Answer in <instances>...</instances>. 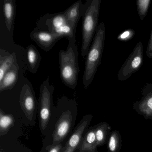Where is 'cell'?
Here are the masks:
<instances>
[{
  "label": "cell",
  "mask_w": 152,
  "mask_h": 152,
  "mask_svg": "<svg viewBox=\"0 0 152 152\" xmlns=\"http://www.w3.org/2000/svg\"><path fill=\"white\" fill-rule=\"evenodd\" d=\"M76 39L69 40L66 50L58 53L60 76L63 83L74 89L77 86L79 74V52Z\"/></svg>",
  "instance_id": "cell-1"
},
{
  "label": "cell",
  "mask_w": 152,
  "mask_h": 152,
  "mask_svg": "<svg viewBox=\"0 0 152 152\" xmlns=\"http://www.w3.org/2000/svg\"><path fill=\"white\" fill-rule=\"evenodd\" d=\"M105 26L104 22L98 26L93 41L87 55L83 82L85 88L91 84L97 70L101 64L105 39Z\"/></svg>",
  "instance_id": "cell-2"
},
{
  "label": "cell",
  "mask_w": 152,
  "mask_h": 152,
  "mask_svg": "<svg viewBox=\"0 0 152 152\" xmlns=\"http://www.w3.org/2000/svg\"><path fill=\"white\" fill-rule=\"evenodd\" d=\"M101 0L88 1L85 4L83 15L81 55H88L97 29Z\"/></svg>",
  "instance_id": "cell-3"
},
{
  "label": "cell",
  "mask_w": 152,
  "mask_h": 152,
  "mask_svg": "<svg viewBox=\"0 0 152 152\" xmlns=\"http://www.w3.org/2000/svg\"><path fill=\"white\" fill-rule=\"evenodd\" d=\"M143 62V44L139 41L119 70L117 75L118 80L123 81L128 80L140 69Z\"/></svg>",
  "instance_id": "cell-4"
},
{
  "label": "cell",
  "mask_w": 152,
  "mask_h": 152,
  "mask_svg": "<svg viewBox=\"0 0 152 152\" xmlns=\"http://www.w3.org/2000/svg\"><path fill=\"white\" fill-rule=\"evenodd\" d=\"M54 88V86L50 83L49 78L42 83L40 88V123L42 130L46 129L50 119L51 101Z\"/></svg>",
  "instance_id": "cell-5"
},
{
  "label": "cell",
  "mask_w": 152,
  "mask_h": 152,
  "mask_svg": "<svg viewBox=\"0 0 152 152\" xmlns=\"http://www.w3.org/2000/svg\"><path fill=\"white\" fill-rule=\"evenodd\" d=\"M141 94V99L133 103V110L145 120H152V83L143 86Z\"/></svg>",
  "instance_id": "cell-6"
},
{
  "label": "cell",
  "mask_w": 152,
  "mask_h": 152,
  "mask_svg": "<svg viewBox=\"0 0 152 152\" xmlns=\"http://www.w3.org/2000/svg\"><path fill=\"white\" fill-rule=\"evenodd\" d=\"M21 108L28 120H31L34 115L36 99L31 84L26 83L22 88L19 98Z\"/></svg>",
  "instance_id": "cell-7"
},
{
  "label": "cell",
  "mask_w": 152,
  "mask_h": 152,
  "mask_svg": "<svg viewBox=\"0 0 152 152\" xmlns=\"http://www.w3.org/2000/svg\"><path fill=\"white\" fill-rule=\"evenodd\" d=\"M72 121V115L71 111H66L61 115L57 122L53 134L51 146L60 144L69 132Z\"/></svg>",
  "instance_id": "cell-8"
},
{
  "label": "cell",
  "mask_w": 152,
  "mask_h": 152,
  "mask_svg": "<svg viewBox=\"0 0 152 152\" xmlns=\"http://www.w3.org/2000/svg\"><path fill=\"white\" fill-rule=\"evenodd\" d=\"M30 37L32 40L45 51L52 49L55 44L62 39L58 35L51 33L48 31L38 29H34L31 32Z\"/></svg>",
  "instance_id": "cell-9"
},
{
  "label": "cell",
  "mask_w": 152,
  "mask_h": 152,
  "mask_svg": "<svg viewBox=\"0 0 152 152\" xmlns=\"http://www.w3.org/2000/svg\"><path fill=\"white\" fill-rule=\"evenodd\" d=\"M92 118L93 116L92 115L88 114L82 119L68 141L66 142L64 148L62 151V152H74L75 150L79 147L83 134L90 123Z\"/></svg>",
  "instance_id": "cell-10"
},
{
  "label": "cell",
  "mask_w": 152,
  "mask_h": 152,
  "mask_svg": "<svg viewBox=\"0 0 152 152\" xmlns=\"http://www.w3.org/2000/svg\"><path fill=\"white\" fill-rule=\"evenodd\" d=\"M84 8L82 1L79 0L64 12L67 22L75 31L80 18L83 15Z\"/></svg>",
  "instance_id": "cell-11"
},
{
  "label": "cell",
  "mask_w": 152,
  "mask_h": 152,
  "mask_svg": "<svg viewBox=\"0 0 152 152\" xmlns=\"http://www.w3.org/2000/svg\"><path fill=\"white\" fill-rule=\"evenodd\" d=\"M19 66L17 60L7 72L2 80L0 81V92L11 90L15 86L18 79Z\"/></svg>",
  "instance_id": "cell-12"
},
{
  "label": "cell",
  "mask_w": 152,
  "mask_h": 152,
  "mask_svg": "<svg viewBox=\"0 0 152 152\" xmlns=\"http://www.w3.org/2000/svg\"><path fill=\"white\" fill-rule=\"evenodd\" d=\"M95 126L87 131L80 143L78 149L80 152H97L98 145L95 132Z\"/></svg>",
  "instance_id": "cell-13"
},
{
  "label": "cell",
  "mask_w": 152,
  "mask_h": 152,
  "mask_svg": "<svg viewBox=\"0 0 152 152\" xmlns=\"http://www.w3.org/2000/svg\"><path fill=\"white\" fill-rule=\"evenodd\" d=\"M27 64L29 72L32 74L37 72L39 67L41 56L39 52L32 44H31L26 49Z\"/></svg>",
  "instance_id": "cell-14"
},
{
  "label": "cell",
  "mask_w": 152,
  "mask_h": 152,
  "mask_svg": "<svg viewBox=\"0 0 152 152\" xmlns=\"http://www.w3.org/2000/svg\"><path fill=\"white\" fill-rule=\"evenodd\" d=\"M16 61V55L15 52L10 53L5 50L0 49V81Z\"/></svg>",
  "instance_id": "cell-15"
},
{
  "label": "cell",
  "mask_w": 152,
  "mask_h": 152,
  "mask_svg": "<svg viewBox=\"0 0 152 152\" xmlns=\"http://www.w3.org/2000/svg\"><path fill=\"white\" fill-rule=\"evenodd\" d=\"M3 9L6 27L10 32L14 26L13 25L15 18V1L5 0Z\"/></svg>",
  "instance_id": "cell-16"
},
{
  "label": "cell",
  "mask_w": 152,
  "mask_h": 152,
  "mask_svg": "<svg viewBox=\"0 0 152 152\" xmlns=\"http://www.w3.org/2000/svg\"><path fill=\"white\" fill-rule=\"evenodd\" d=\"M111 127L106 122H101L95 126V134L98 146L104 145L107 143Z\"/></svg>",
  "instance_id": "cell-17"
},
{
  "label": "cell",
  "mask_w": 152,
  "mask_h": 152,
  "mask_svg": "<svg viewBox=\"0 0 152 152\" xmlns=\"http://www.w3.org/2000/svg\"><path fill=\"white\" fill-rule=\"evenodd\" d=\"M108 152H119L122 147L121 136L119 131L110 132L107 143Z\"/></svg>",
  "instance_id": "cell-18"
},
{
  "label": "cell",
  "mask_w": 152,
  "mask_h": 152,
  "mask_svg": "<svg viewBox=\"0 0 152 152\" xmlns=\"http://www.w3.org/2000/svg\"><path fill=\"white\" fill-rule=\"evenodd\" d=\"M69 23L66 20L64 12L58 13L46 19L45 24L48 31Z\"/></svg>",
  "instance_id": "cell-19"
},
{
  "label": "cell",
  "mask_w": 152,
  "mask_h": 152,
  "mask_svg": "<svg viewBox=\"0 0 152 152\" xmlns=\"http://www.w3.org/2000/svg\"><path fill=\"white\" fill-rule=\"evenodd\" d=\"M50 32L62 38H66L68 40L76 39V31L69 23L56 28Z\"/></svg>",
  "instance_id": "cell-20"
},
{
  "label": "cell",
  "mask_w": 152,
  "mask_h": 152,
  "mask_svg": "<svg viewBox=\"0 0 152 152\" xmlns=\"http://www.w3.org/2000/svg\"><path fill=\"white\" fill-rule=\"evenodd\" d=\"M14 116L11 114H5L2 110L0 112V130L1 135L6 134L14 124Z\"/></svg>",
  "instance_id": "cell-21"
},
{
  "label": "cell",
  "mask_w": 152,
  "mask_h": 152,
  "mask_svg": "<svg viewBox=\"0 0 152 152\" xmlns=\"http://www.w3.org/2000/svg\"><path fill=\"white\" fill-rule=\"evenodd\" d=\"M151 2V0H137L136 1L138 14L141 21L147 14Z\"/></svg>",
  "instance_id": "cell-22"
},
{
  "label": "cell",
  "mask_w": 152,
  "mask_h": 152,
  "mask_svg": "<svg viewBox=\"0 0 152 152\" xmlns=\"http://www.w3.org/2000/svg\"><path fill=\"white\" fill-rule=\"evenodd\" d=\"M135 34L133 29H129L122 32L117 36V39L121 42H127L130 40Z\"/></svg>",
  "instance_id": "cell-23"
},
{
  "label": "cell",
  "mask_w": 152,
  "mask_h": 152,
  "mask_svg": "<svg viewBox=\"0 0 152 152\" xmlns=\"http://www.w3.org/2000/svg\"><path fill=\"white\" fill-rule=\"evenodd\" d=\"M146 54L147 56L149 58H152V31L151 32L150 38L148 41V44L147 48Z\"/></svg>",
  "instance_id": "cell-24"
},
{
  "label": "cell",
  "mask_w": 152,
  "mask_h": 152,
  "mask_svg": "<svg viewBox=\"0 0 152 152\" xmlns=\"http://www.w3.org/2000/svg\"><path fill=\"white\" fill-rule=\"evenodd\" d=\"M63 148V145L61 143L56 145H50L47 147V149L49 150L48 152H61Z\"/></svg>",
  "instance_id": "cell-25"
}]
</instances>
